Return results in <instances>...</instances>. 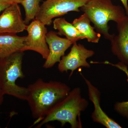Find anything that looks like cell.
Wrapping results in <instances>:
<instances>
[{"label":"cell","instance_id":"1","mask_svg":"<svg viewBox=\"0 0 128 128\" xmlns=\"http://www.w3.org/2000/svg\"><path fill=\"white\" fill-rule=\"evenodd\" d=\"M27 101L32 116L39 123L50 110L62 101L70 91L65 83L50 81L46 82L39 78L28 87Z\"/></svg>","mask_w":128,"mask_h":128},{"label":"cell","instance_id":"2","mask_svg":"<svg viewBox=\"0 0 128 128\" xmlns=\"http://www.w3.org/2000/svg\"><path fill=\"white\" fill-rule=\"evenodd\" d=\"M88 105V101L82 96L80 89L75 88L70 90L68 95L50 110L37 124L36 128H41L50 122L57 121L62 126L68 123L72 128H82L80 115Z\"/></svg>","mask_w":128,"mask_h":128},{"label":"cell","instance_id":"3","mask_svg":"<svg viewBox=\"0 0 128 128\" xmlns=\"http://www.w3.org/2000/svg\"><path fill=\"white\" fill-rule=\"evenodd\" d=\"M80 10L88 16L98 32L110 41L113 34L109 33L108 22L117 23L127 15L124 9L114 4L111 0H90Z\"/></svg>","mask_w":128,"mask_h":128},{"label":"cell","instance_id":"4","mask_svg":"<svg viewBox=\"0 0 128 128\" xmlns=\"http://www.w3.org/2000/svg\"><path fill=\"white\" fill-rule=\"evenodd\" d=\"M24 52L18 51L0 59V87L4 95L26 100L28 87L20 86L16 81L25 77L22 70Z\"/></svg>","mask_w":128,"mask_h":128},{"label":"cell","instance_id":"5","mask_svg":"<svg viewBox=\"0 0 128 128\" xmlns=\"http://www.w3.org/2000/svg\"><path fill=\"white\" fill-rule=\"evenodd\" d=\"M90 0H45L40 5L34 19L49 26L54 18L70 12H80V8Z\"/></svg>","mask_w":128,"mask_h":128},{"label":"cell","instance_id":"6","mask_svg":"<svg viewBox=\"0 0 128 128\" xmlns=\"http://www.w3.org/2000/svg\"><path fill=\"white\" fill-rule=\"evenodd\" d=\"M46 26L35 19L27 25L26 30L28 35L25 36L23 47L20 52L32 50L39 54L44 59L47 58L49 49L46 41L48 32Z\"/></svg>","mask_w":128,"mask_h":128},{"label":"cell","instance_id":"7","mask_svg":"<svg viewBox=\"0 0 128 128\" xmlns=\"http://www.w3.org/2000/svg\"><path fill=\"white\" fill-rule=\"evenodd\" d=\"M94 54L93 50L88 49L82 44L75 42L69 54L61 58L58 65V70L61 73L70 70V76L73 72L80 67L90 68V66L87 60Z\"/></svg>","mask_w":128,"mask_h":128},{"label":"cell","instance_id":"8","mask_svg":"<svg viewBox=\"0 0 128 128\" xmlns=\"http://www.w3.org/2000/svg\"><path fill=\"white\" fill-rule=\"evenodd\" d=\"M27 25L23 20L18 4H12L0 16V34H12L24 32Z\"/></svg>","mask_w":128,"mask_h":128},{"label":"cell","instance_id":"9","mask_svg":"<svg viewBox=\"0 0 128 128\" xmlns=\"http://www.w3.org/2000/svg\"><path fill=\"white\" fill-rule=\"evenodd\" d=\"M80 74L87 86L89 99L94 105V110L91 115L93 121L107 128H122L119 124L108 116L102 109L100 105L101 93L99 90L82 74L80 73Z\"/></svg>","mask_w":128,"mask_h":128},{"label":"cell","instance_id":"10","mask_svg":"<svg viewBox=\"0 0 128 128\" xmlns=\"http://www.w3.org/2000/svg\"><path fill=\"white\" fill-rule=\"evenodd\" d=\"M46 41L49 53L43 65L44 68L46 69L52 68L56 63L59 62L66 50L74 43L66 38L59 36L53 31L47 33Z\"/></svg>","mask_w":128,"mask_h":128},{"label":"cell","instance_id":"11","mask_svg":"<svg viewBox=\"0 0 128 128\" xmlns=\"http://www.w3.org/2000/svg\"><path fill=\"white\" fill-rule=\"evenodd\" d=\"M118 33L110 40L112 53L120 61L128 65V16L116 23Z\"/></svg>","mask_w":128,"mask_h":128},{"label":"cell","instance_id":"12","mask_svg":"<svg viewBox=\"0 0 128 128\" xmlns=\"http://www.w3.org/2000/svg\"><path fill=\"white\" fill-rule=\"evenodd\" d=\"M25 39V36L16 34H0V59L20 51Z\"/></svg>","mask_w":128,"mask_h":128},{"label":"cell","instance_id":"13","mask_svg":"<svg viewBox=\"0 0 128 128\" xmlns=\"http://www.w3.org/2000/svg\"><path fill=\"white\" fill-rule=\"evenodd\" d=\"M53 28L58 30L57 34L65 36L66 39L73 43L80 40L86 38L83 34L64 18H56L53 21Z\"/></svg>","mask_w":128,"mask_h":128},{"label":"cell","instance_id":"14","mask_svg":"<svg viewBox=\"0 0 128 128\" xmlns=\"http://www.w3.org/2000/svg\"><path fill=\"white\" fill-rule=\"evenodd\" d=\"M90 22L88 16L84 13L80 17L75 19L72 24L84 35L88 42L98 43L100 38L101 34L95 31V28L90 25Z\"/></svg>","mask_w":128,"mask_h":128},{"label":"cell","instance_id":"15","mask_svg":"<svg viewBox=\"0 0 128 128\" xmlns=\"http://www.w3.org/2000/svg\"><path fill=\"white\" fill-rule=\"evenodd\" d=\"M98 63L110 65L124 72L126 74L127 77V80L128 82V69L127 65L121 62H120L117 64H113L108 61H105L104 62H98ZM114 109L115 111H116V112L122 116L128 118V101L121 102H117L114 104Z\"/></svg>","mask_w":128,"mask_h":128},{"label":"cell","instance_id":"16","mask_svg":"<svg viewBox=\"0 0 128 128\" xmlns=\"http://www.w3.org/2000/svg\"><path fill=\"white\" fill-rule=\"evenodd\" d=\"M41 0H24L21 4L24 8L25 18L24 21L26 25L36 17L40 8Z\"/></svg>","mask_w":128,"mask_h":128},{"label":"cell","instance_id":"17","mask_svg":"<svg viewBox=\"0 0 128 128\" xmlns=\"http://www.w3.org/2000/svg\"><path fill=\"white\" fill-rule=\"evenodd\" d=\"M10 5L11 4L8 2L0 0V13Z\"/></svg>","mask_w":128,"mask_h":128},{"label":"cell","instance_id":"18","mask_svg":"<svg viewBox=\"0 0 128 128\" xmlns=\"http://www.w3.org/2000/svg\"><path fill=\"white\" fill-rule=\"evenodd\" d=\"M4 1L8 2L10 4H21L24 0H2Z\"/></svg>","mask_w":128,"mask_h":128},{"label":"cell","instance_id":"19","mask_svg":"<svg viewBox=\"0 0 128 128\" xmlns=\"http://www.w3.org/2000/svg\"><path fill=\"white\" fill-rule=\"evenodd\" d=\"M123 5L124 8L125 10L126 15L128 16V0H120Z\"/></svg>","mask_w":128,"mask_h":128},{"label":"cell","instance_id":"20","mask_svg":"<svg viewBox=\"0 0 128 128\" xmlns=\"http://www.w3.org/2000/svg\"><path fill=\"white\" fill-rule=\"evenodd\" d=\"M4 95L2 90L0 87V105H1L4 102Z\"/></svg>","mask_w":128,"mask_h":128}]
</instances>
